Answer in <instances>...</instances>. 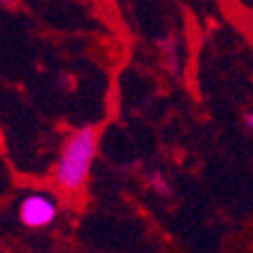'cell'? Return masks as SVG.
<instances>
[{
  "label": "cell",
  "mask_w": 253,
  "mask_h": 253,
  "mask_svg": "<svg viewBox=\"0 0 253 253\" xmlns=\"http://www.w3.org/2000/svg\"><path fill=\"white\" fill-rule=\"evenodd\" d=\"M96 151H98V128L87 126V128L73 130L64 139L62 153L53 169L55 189L71 196L80 194L89 180Z\"/></svg>",
  "instance_id": "6da1fadb"
},
{
  "label": "cell",
  "mask_w": 253,
  "mask_h": 253,
  "mask_svg": "<svg viewBox=\"0 0 253 253\" xmlns=\"http://www.w3.org/2000/svg\"><path fill=\"white\" fill-rule=\"evenodd\" d=\"M57 201L50 194L35 192V194L25 196L18 206V217L25 228H48L57 219Z\"/></svg>",
  "instance_id": "7a4b0ae2"
},
{
  "label": "cell",
  "mask_w": 253,
  "mask_h": 253,
  "mask_svg": "<svg viewBox=\"0 0 253 253\" xmlns=\"http://www.w3.org/2000/svg\"><path fill=\"white\" fill-rule=\"evenodd\" d=\"M244 126H247L249 132H253V112H247V114H244Z\"/></svg>",
  "instance_id": "3957f363"
},
{
  "label": "cell",
  "mask_w": 253,
  "mask_h": 253,
  "mask_svg": "<svg viewBox=\"0 0 253 253\" xmlns=\"http://www.w3.org/2000/svg\"><path fill=\"white\" fill-rule=\"evenodd\" d=\"M66 78H69V76H62V80H59V84H62V87H71V80H66Z\"/></svg>",
  "instance_id": "277c9868"
}]
</instances>
